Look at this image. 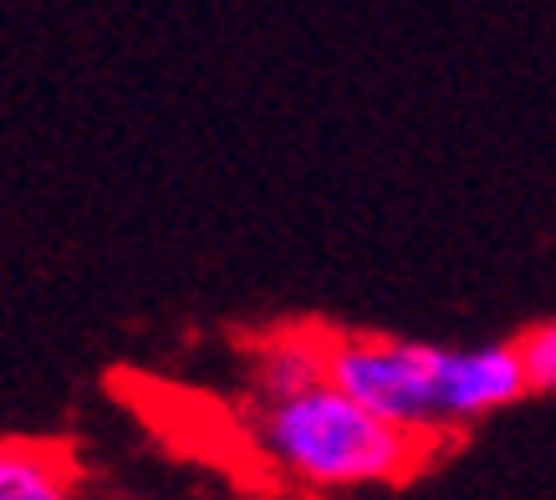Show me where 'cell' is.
I'll use <instances>...</instances> for the list:
<instances>
[{
	"mask_svg": "<svg viewBox=\"0 0 556 500\" xmlns=\"http://www.w3.org/2000/svg\"><path fill=\"white\" fill-rule=\"evenodd\" d=\"M327 373L378 418L399 424L444 450L450 439L480 429L485 418L506 414L531 399L521 337L516 342H429V337H393L368 327H327Z\"/></svg>",
	"mask_w": 556,
	"mask_h": 500,
	"instance_id": "cell-1",
	"label": "cell"
},
{
	"mask_svg": "<svg viewBox=\"0 0 556 500\" xmlns=\"http://www.w3.org/2000/svg\"><path fill=\"white\" fill-rule=\"evenodd\" d=\"M240 434L276 480L317 496L388 490L434 460L424 439L378 418L332 378L302 384L291 393L240 399Z\"/></svg>",
	"mask_w": 556,
	"mask_h": 500,
	"instance_id": "cell-2",
	"label": "cell"
},
{
	"mask_svg": "<svg viewBox=\"0 0 556 500\" xmlns=\"http://www.w3.org/2000/svg\"><path fill=\"white\" fill-rule=\"evenodd\" d=\"M332 378L327 373V327H270L245 342L240 358V399L291 393L302 384Z\"/></svg>",
	"mask_w": 556,
	"mask_h": 500,
	"instance_id": "cell-3",
	"label": "cell"
},
{
	"mask_svg": "<svg viewBox=\"0 0 556 500\" xmlns=\"http://www.w3.org/2000/svg\"><path fill=\"white\" fill-rule=\"evenodd\" d=\"M77 465L56 445L0 439V500H77Z\"/></svg>",
	"mask_w": 556,
	"mask_h": 500,
	"instance_id": "cell-4",
	"label": "cell"
},
{
	"mask_svg": "<svg viewBox=\"0 0 556 500\" xmlns=\"http://www.w3.org/2000/svg\"><path fill=\"white\" fill-rule=\"evenodd\" d=\"M521 352H526V373L536 393H556V317L536 322L521 333Z\"/></svg>",
	"mask_w": 556,
	"mask_h": 500,
	"instance_id": "cell-5",
	"label": "cell"
},
{
	"mask_svg": "<svg viewBox=\"0 0 556 500\" xmlns=\"http://www.w3.org/2000/svg\"><path fill=\"white\" fill-rule=\"evenodd\" d=\"M77 500H83V496H77Z\"/></svg>",
	"mask_w": 556,
	"mask_h": 500,
	"instance_id": "cell-6",
	"label": "cell"
}]
</instances>
